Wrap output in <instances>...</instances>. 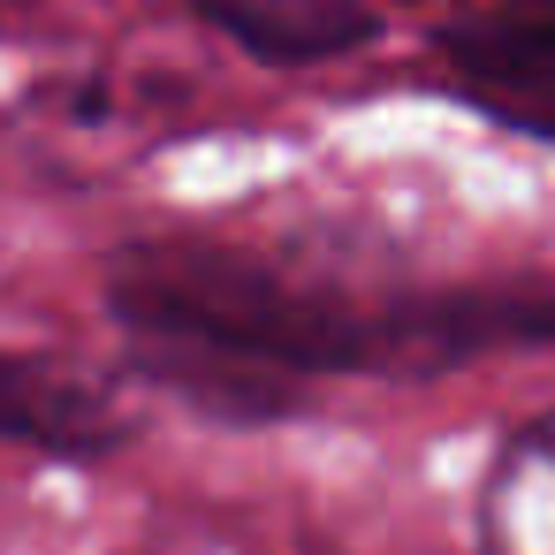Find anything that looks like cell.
I'll list each match as a JSON object with an SVG mask.
<instances>
[{
    "label": "cell",
    "instance_id": "1",
    "mask_svg": "<svg viewBox=\"0 0 555 555\" xmlns=\"http://www.w3.org/2000/svg\"><path fill=\"white\" fill-rule=\"evenodd\" d=\"M107 305L153 373L214 403L236 388L251 403H282V380L373 365L388 343V327H373L335 289H312L251 251L198 244V236L115 251Z\"/></svg>",
    "mask_w": 555,
    "mask_h": 555
},
{
    "label": "cell",
    "instance_id": "2",
    "mask_svg": "<svg viewBox=\"0 0 555 555\" xmlns=\"http://www.w3.org/2000/svg\"><path fill=\"white\" fill-rule=\"evenodd\" d=\"M434 62L487 122L555 145V9L525 0V9L456 16L434 39Z\"/></svg>",
    "mask_w": 555,
    "mask_h": 555
},
{
    "label": "cell",
    "instance_id": "3",
    "mask_svg": "<svg viewBox=\"0 0 555 555\" xmlns=\"http://www.w3.org/2000/svg\"><path fill=\"white\" fill-rule=\"evenodd\" d=\"M0 441L39 456H107L130 441V403L47 350H0Z\"/></svg>",
    "mask_w": 555,
    "mask_h": 555
},
{
    "label": "cell",
    "instance_id": "4",
    "mask_svg": "<svg viewBox=\"0 0 555 555\" xmlns=\"http://www.w3.org/2000/svg\"><path fill=\"white\" fill-rule=\"evenodd\" d=\"M191 9L214 31H229L251 62H274V69L343 62V54L373 47V31H380L365 0H191Z\"/></svg>",
    "mask_w": 555,
    "mask_h": 555
},
{
    "label": "cell",
    "instance_id": "5",
    "mask_svg": "<svg viewBox=\"0 0 555 555\" xmlns=\"http://www.w3.org/2000/svg\"><path fill=\"white\" fill-rule=\"evenodd\" d=\"M487 555H555V411L525 418L479 479Z\"/></svg>",
    "mask_w": 555,
    "mask_h": 555
},
{
    "label": "cell",
    "instance_id": "6",
    "mask_svg": "<svg viewBox=\"0 0 555 555\" xmlns=\"http://www.w3.org/2000/svg\"><path fill=\"white\" fill-rule=\"evenodd\" d=\"M540 9H555V0H540Z\"/></svg>",
    "mask_w": 555,
    "mask_h": 555
}]
</instances>
